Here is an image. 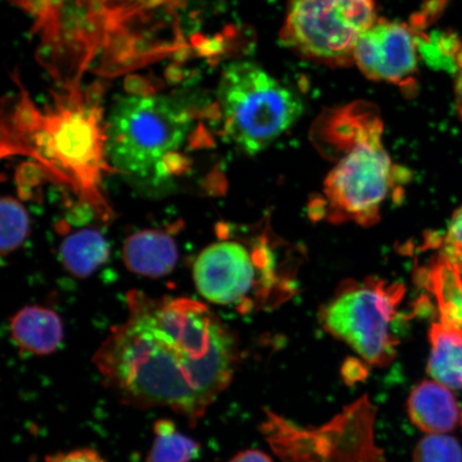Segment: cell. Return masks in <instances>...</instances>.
<instances>
[{
    "label": "cell",
    "mask_w": 462,
    "mask_h": 462,
    "mask_svg": "<svg viewBox=\"0 0 462 462\" xmlns=\"http://www.w3.org/2000/svg\"><path fill=\"white\" fill-rule=\"evenodd\" d=\"M301 255L271 229L252 240H226L207 247L194 264L196 288L208 301L242 311L273 310L297 291Z\"/></svg>",
    "instance_id": "obj_5"
},
{
    "label": "cell",
    "mask_w": 462,
    "mask_h": 462,
    "mask_svg": "<svg viewBox=\"0 0 462 462\" xmlns=\"http://www.w3.org/2000/svg\"><path fill=\"white\" fill-rule=\"evenodd\" d=\"M125 264L132 273L160 277L171 273L178 260L175 241L158 230H144L130 236L124 248Z\"/></svg>",
    "instance_id": "obj_13"
},
{
    "label": "cell",
    "mask_w": 462,
    "mask_h": 462,
    "mask_svg": "<svg viewBox=\"0 0 462 462\" xmlns=\"http://www.w3.org/2000/svg\"><path fill=\"white\" fill-rule=\"evenodd\" d=\"M217 108L223 135L242 152L257 154L296 124L303 103L255 63L236 61L219 79Z\"/></svg>",
    "instance_id": "obj_7"
},
{
    "label": "cell",
    "mask_w": 462,
    "mask_h": 462,
    "mask_svg": "<svg viewBox=\"0 0 462 462\" xmlns=\"http://www.w3.org/2000/svg\"><path fill=\"white\" fill-rule=\"evenodd\" d=\"M46 462H106L102 456L92 448H78L60 453L51 457Z\"/></svg>",
    "instance_id": "obj_22"
},
{
    "label": "cell",
    "mask_w": 462,
    "mask_h": 462,
    "mask_svg": "<svg viewBox=\"0 0 462 462\" xmlns=\"http://www.w3.org/2000/svg\"><path fill=\"white\" fill-rule=\"evenodd\" d=\"M228 462H273L267 454L259 449H246L234 456Z\"/></svg>",
    "instance_id": "obj_23"
},
{
    "label": "cell",
    "mask_w": 462,
    "mask_h": 462,
    "mask_svg": "<svg viewBox=\"0 0 462 462\" xmlns=\"http://www.w3.org/2000/svg\"><path fill=\"white\" fill-rule=\"evenodd\" d=\"M109 248L104 236L96 230H80L63 241L60 256L69 273L85 277L106 262Z\"/></svg>",
    "instance_id": "obj_16"
},
{
    "label": "cell",
    "mask_w": 462,
    "mask_h": 462,
    "mask_svg": "<svg viewBox=\"0 0 462 462\" xmlns=\"http://www.w3.org/2000/svg\"><path fill=\"white\" fill-rule=\"evenodd\" d=\"M413 462H462V448L447 435H427L413 452Z\"/></svg>",
    "instance_id": "obj_20"
},
{
    "label": "cell",
    "mask_w": 462,
    "mask_h": 462,
    "mask_svg": "<svg viewBox=\"0 0 462 462\" xmlns=\"http://www.w3.org/2000/svg\"><path fill=\"white\" fill-rule=\"evenodd\" d=\"M418 54L411 25L378 20L357 40L354 60L368 79L411 92L417 88Z\"/></svg>",
    "instance_id": "obj_10"
},
{
    "label": "cell",
    "mask_w": 462,
    "mask_h": 462,
    "mask_svg": "<svg viewBox=\"0 0 462 462\" xmlns=\"http://www.w3.org/2000/svg\"><path fill=\"white\" fill-rule=\"evenodd\" d=\"M407 407L410 420L427 435H446L458 424L457 401L448 386L435 380L415 386Z\"/></svg>",
    "instance_id": "obj_11"
},
{
    "label": "cell",
    "mask_w": 462,
    "mask_h": 462,
    "mask_svg": "<svg viewBox=\"0 0 462 462\" xmlns=\"http://www.w3.org/2000/svg\"><path fill=\"white\" fill-rule=\"evenodd\" d=\"M424 273L426 287L437 301L439 320L462 330V274L441 256Z\"/></svg>",
    "instance_id": "obj_15"
},
{
    "label": "cell",
    "mask_w": 462,
    "mask_h": 462,
    "mask_svg": "<svg viewBox=\"0 0 462 462\" xmlns=\"http://www.w3.org/2000/svg\"><path fill=\"white\" fill-rule=\"evenodd\" d=\"M460 419H461V424H462V412H461V415H460Z\"/></svg>",
    "instance_id": "obj_25"
},
{
    "label": "cell",
    "mask_w": 462,
    "mask_h": 462,
    "mask_svg": "<svg viewBox=\"0 0 462 462\" xmlns=\"http://www.w3.org/2000/svg\"><path fill=\"white\" fill-rule=\"evenodd\" d=\"M106 123L108 163L140 179L161 180L186 163L184 143L192 135L195 111L180 97L144 83H130Z\"/></svg>",
    "instance_id": "obj_6"
},
{
    "label": "cell",
    "mask_w": 462,
    "mask_h": 462,
    "mask_svg": "<svg viewBox=\"0 0 462 462\" xmlns=\"http://www.w3.org/2000/svg\"><path fill=\"white\" fill-rule=\"evenodd\" d=\"M14 80V96L4 103L3 147L31 155L79 192L99 198L97 184L108 163L102 86L58 87L39 104L19 75Z\"/></svg>",
    "instance_id": "obj_3"
},
{
    "label": "cell",
    "mask_w": 462,
    "mask_h": 462,
    "mask_svg": "<svg viewBox=\"0 0 462 462\" xmlns=\"http://www.w3.org/2000/svg\"><path fill=\"white\" fill-rule=\"evenodd\" d=\"M437 242L439 256L448 260L462 274V207L455 211L446 235Z\"/></svg>",
    "instance_id": "obj_21"
},
{
    "label": "cell",
    "mask_w": 462,
    "mask_h": 462,
    "mask_svg": "<svg viewBox=\"0 0 462 462\" xmlns=\"http://www.w3.org/2000/svg\"><path fill=\"white\" fill-rule=\"evenodd\" d=\"M455 101L456 108H457L460 118H462V48L458 55V71L455 86Z\"/></svg>",
    "instance_id": "obj_24"
},
{
    "label": "cell",
    "mask_w": 462,
    "mask_h": 462,
    "mask_svg": "<svg viewBox=\"0 0 462 462\" xmlns=\"http://www.w3.org/2000/svg\"><path fill=\"white\" fill-rule=\"evenodd\" d=\"M404 292L400 282L378 277L345 282L321 309V325L364 361L384 367L400 344L396 323Z\"/></svg>",
    "instance_id": "obj_8"
},
{
    "label": "cell",
    "mask_w": 462,
    "mask_h": 462,
    "mask_svg": "<svg viewBox=\"0 0 462 462\" xmlns=\"http://www.w3.org/2000/svg\"><path fill=\"white\" fill-rule=\"evenodd\" d=\"M25 14L36 57L60 88L117 77L186 50L192 0H8Z\"/></svg>",
    "instance_id": "obj_2"
},
{
    "label": "cell",
    "mask_w": 462,
    "mask_h": 462,
    "mask_svg": "<svg viewBox=\"0 0 462 462\" xmlns=\"http://www.w3.org/2000/svg\"><path fill=\"white\" fill-rule=\"evenodd\" d=\"M128 320L95 354L103 384L126 406L169 408L195 425L233 381L235 335L189 299L129 300Z\"/></svg>",
    "instance_id": "obj_1"
},
{
    "label": "cell",
    "mask_w": 462,
    "mask_h": 462,
    "mask_svg": "<svg viewBox=\"0 0 462 462\" xmlns=\"http://www.w3.org/2000/svg\"><path fill=\"white\" fill-rule=\"evenodd\" d=\"M418 51L427 65L450 73L458 71V55L462 48L457 34L452 32L415 33Z\"/></svg>",
    "instance_id": "obj_18"
},
{
    "label": "cell",
    "mask_w": 462,
    "mask_h": 462,
    "mask_svg": "<svg viewBox=\"0 0 462 462\" xmlns=\"http://www.w3.org/2000/svg\"><path fill=\"white\" fill-rule=\"evenodd\" d=\"M11 337L22 351L32 356H49L60 348L63 326L55 311L28 306L11 320Z\"/></svg>",
    "instance_id": "obj_12"
},
{
    "label": "cell",
    "mask_w": 462,
    "mask_h": 462,
    "mask_svg": "<svg viewBox=\"0 0 462 462\" xmlns=\"http://www.w3.org/2000/svg\"><path fill=\"white\" fill-rule=\"evenodd\" d=\"M29 231V218L24 207L13 198L2 200V253H13L25 241Z\"/></svg>",
    "instance_id": "obj_19"
},
{
    "label": "cell",
    "mask_w": 462,
    "mask_h": 462,
    "mask_svg": "<svg viewBox=\"0 0 462 462\" xmlns=\"http://www.w3.org/2000/svg\"><path fill=\"white\" fill-rule=\"evenodd\" d=\"M154 440L146 462H192L200 453L199 443L177 430L171 420L155 421Z\"/></svg>",
    "instance_id": "obj_17"
},
{
    "label": "cell",
    "mask_w": 462,
    "mask_h": 462,
    "mask_svg": "<svg viewBox=\"0 0 462 462\" xmlns=\"http://www.w3.org/2000/svg\"><path fill=\"white\" fill-rule=\"evenodd\" d=\"M383 134V119L371 103L354 102L320 115L311 140L335 164L321 198L310 205L311 216L363 226L379 221L385 202L396 198L409 179L386 152Z\"/></svg>",
    "instance_id": "obj_4"
},
{
    "label": "cell",
    "mask_w": 462,
    "mask_h": 462,
    "mask_svg": "<svg viewBox=\"0 0 462 462\" xmlns=\"http://www.w3.org/2000/svg\"><path fill=\"white\" fill-rule=\"evenodd\" d=\"M431 351L427 371L437 383L462 389V330L438 320L430 331Z\"/></svg>",
    "instance_id": "obj_14"
},
{
    "label": "cell",
    "mask_w": 462,
    "mask_h": 462,
    "mask_svg": "<svg viewBox=\"0 0 462 462\" xmlns=\"http://www.w3.org/2000/svg\"><path fill=\"white\" fill-rule=\"evenodd\" d=\"M374 0H291L282 43L311 60L348 66L357 40L373 26Z\"/></svg>",
    "instance_id": "obj_9"
}]
</instances>
